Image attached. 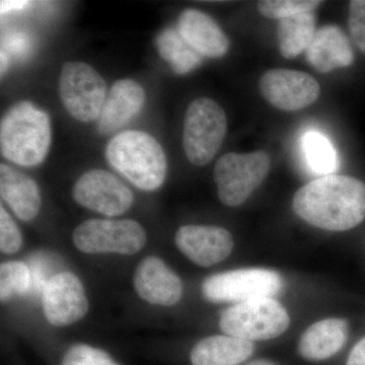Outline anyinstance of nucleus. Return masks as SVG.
I'll return each mask as SVG.
<instances>
[{
    "label": "nucleus",
    "mask_w": 365,
    "mask_h": 365,
    "mask_svg": "<svg viewBox=\"0 0 365 365\" xmlns=\"http://www.w3.org/2000/svg\"><path fill=\"white\" fill-rule=\"evenodd\" d=\"M175 242L189 260L201 267L220 263L234 249L230 232L215 225H182L178 230Z\"/></svg>",
    "instance_id": "13"
},
{
    "label": "nucleus",
    "mask_w": 365,
    "mask_h": 365,
    "mask_svg": "<svg viewBox=\"0 0 365 365\" xmlns=\"http://www.w3.org/2000/svg\"><path fill=\"white\" fill-rule=\"evenodd\" d=\"M158 53L177 74L189 73L200 66L203 56L190 47L178 29H165L157 39Z\"/></svg>",
    "instance_id": "22"
},
{
    "label": "nucleus",
    "mask_w": 365,
    "mask_h": 365,
    "mask_svg": "<svg viewBox=\"0 0 365 365\" xmlns=\"http://www.w3.org/2000/svg\"><path fill=\"white\" fill-rule=\"evenodd\" d=\"M7 66H9V60H7L6 55L4 52H1V72L4 73L6 71Z\"/></svg>",
    "instance_id": "32"
},
{
    "label": "nucleus",
    "mask_w": 365,
    "mask_h": 365,
    "mask_svg": "<svg viewBox=\"0 0 365 365\" xmlns=\"http://www.w3.org/2000/svg\"><path fill=\"white\" fill-rule=\"evenodd\" d=\"M32 287L30 269L20 261H9L0 266V299L9 302L26 294Z\"/></svg>",
    "instance_id": "24"
},
{
    "label": "nucleus",
    "mask_w": 365,
    "mask_h": 365,
    "mask_svg": "<svg viewBox=\"0 0 365 365\" xmlns=\"http://www.w3.org/2000/svg\"><path fill=\"white\" fill-rule=\"evenodd\" d=\"M145 93L133 79H119L112 86L98 119V130L109 135L128 124L143 110Z\"/></svg>",
    "instance_id": "15"
},
{
    "label": "nucleus",
    "mask_w": 365,
    "mask_h": 365,
    "mask_svg": "<svg viewBox=\"0 0 365 365\" xmlns=\"http://www.w3.org/2000/svg\"><path fill=\"white\" fill-rule=\"evenodd\" d=\"M323 2L319 0H262L258 11L268 19H282L294 14L314 11Z\"/></svg>",
    "instance_id": "25"
},
{
    "label": "nucleus",
    "mask_w": 365,
    "mask_h": 365,
    "mask_svg": "<svg viewBox=\"0 0 365 365\" xmlns=\"http://www.w3.org/2000/svg\"><path fill=\"white\" fill-rule=\"evenodd\" d=\"M227 126V116L217 103L208 98L193 101L182 131V145L190 162L199 167L210 163L222 146Z\"/></svg>",
    "instance_id": "5"
},
{
    "label": "nucleus",
    "mask_w": 365,
    "mask_h": 365,
    "mask_svg": "<svg viewBox=\"0 0 365 365\" xmlns=\"http://www.w3.org/2000/svg\"><path fill=\"white\" fill-rule=\"evenodd\" d=\"M254 352V343L227 335L210 336L192 349V365H239Z\"/></svg>",
    "instance_id": "20"
},
{
    "label": "nucleus",
    "mask_w": 365,
    "mask_h": 365,
    "mask_svg": "<svg viewBox=\"0 0 365 365\" xmlns=\"http://www.w3.org/2000/svg\"><path fill=\"white\" fill-rule=\"evenodd\" d=\"M25 6H26V1L1 2V13L6 14L9 11H19Z\"/></svg>",
    "instance_id": "30"
},
{
    "label": "nucleus",
    "mask_w": 365,
    "mask_h": 365,
    "mask_svg": "<svg viewBox=\"0 0 365 365\" xmlns=\"http://www.w3.org/2000/svg\"><path fill=\"white\" fill-rule=\"evenodd\" d=\"M43 311L53 326L64 327L81 321L88 311V302L81 281L71 272L55 274L43 292Z\"/></svg>",
    "instance_id": "12"
},
{
    "label": "nucleus",
    "mask_w": 365,
    "mask_h": 365,
    "mask_svg": "<svg viewBox=\"0 0 365 365\" xmlns=\"http://www.w3.org/2000/svg\"><path fill=\"white\" fill-rule=\"evenodd\" d=\"M346 365H365V337L353 347Z\"/></svg>",
    "instance_id": "29"
},
{
    "label": "nucleus",
    "mask_w": 365,
    "mask_h": 365,
    "mask_svg": "<svg viewBox=\"0 0 365 365\" xmlns=\"http://www.w3.org/2000/svg\"><path fill=\"white\" fill-rule=\"evenodd\" d=\"M284 287L276 271L265 268H246L215 274L203 281V297L213 304L242 302L273 299Z\"/></svg>",
    "instance_id": "6"
},
{
    "label": "nucleus",
    "mask_w": 365,
    "mask_h": 365,
    "mask_svg": "<svg viewBox=\"0 0 365 365\" xmlns=\"http://www.w3.org/2000/svg\"><path fill=\"white\" fill-rule=\"evenodd\" d=\"M302 148L309 168L316 174L331 176L339 167L337 153L333 144L319 132H307L302 139Z\"/></svg>",
    "instance_id": "23"
},
{
    "label": "nucleus",
    "mask_w": 365,
    "mask_h": 365,
    "mask_svg": "<svg viewBox=\"0 0 365 365\" xmlns=\"http://www.w3.org/2000/svg\"><path fill=\"white\" fill-rule=\"evenodd\" d=\"M349 335V323L344 319H327L314 324L299 343L302 359L319 361L334 356L342 349Z\"/></svg>",
    "instance_id": "19"
},
{
    "label": "nucleus",
    "mask_w": 365,
    "mask_h": 365,
    "mask_svg": "<svg viewBox=\"0 0 365 365\" xmlns=\"http://www.w3.org/2000/svg\"><path fill=\"white\" fill-rule=\"evenodd\" d=\"M61 365H119L108 353L90 345L78 344L69 348Z\"/></svg>",
    "instance_id": "26"
},
{
    "label": "nucleus",
    "mask_w": 365,
    "mask_h": 365,
    "mask_svg": "<svg viewBox=\"0 0 365 365\" xmlns=\"http://www.w3.org/2000/svg\"><path fill=\"white\" fill-rule=\"evenodd\" d=\"M263 97L283 111H299L318 100L321 88L311 74L292 69H272L262 76Z\"/></svg>",
    "instance_id": "11"
},
{
    "label": "nucleus",
    "mask_w": 365,
    "mask_h": 365,
    "mask_svg": "<svg viewBox=\"0 0 365 365\" xmlns=\"http://www.w3.org/2000/svg\"><path fill=\"white\" fill-rule=\"evenodd\" d=\"M306 53L307 62L322 73L351 66L354 60L349 40L334 25L319 29Z\"/></svg>",
    "instance_id": "17"
},
{
    "label": "nucleus",
    "mask_w": 365,
    "mask_h": 365,
    "mask_svg": "<svg viewBox=\"0 0 365 365\" xmlns=\"http://www.w3.org/2000/svg\"><path fill=\"white\" fill-rule=\"evenodd\" d=\"M110 165L143 191H155L165 182L167 157L155 137L143 131L127 130L113 136L106 148Z\"/></svg>",
    "instance_id": "3"
},
{
    "label": "nucleus",
    "mask_w": 365,
    "mask_h": 365,
    "mask_svg": "<svg viewBox=\"0 0 365 365\" xmlns=\"http://www.w3.org/2000/svg\"><path fill=\"white\" fill-rule=\"evenodd\" d=\"M178 31L185 42L197 53L209 58L227 54L230 41L220 26L208 14L197 9H186L178 21Z\"/></svg>",
    "instance_id": "16"
},
{
    "label": "nucleus",
    "mask_w": 365,
    "mask_h": 365,
    "mask_svg": "<svg viewBox=\"0 0 365 365\" xmlns=\"http://www.w3.org/2000/svg\"><path fill=\"white\" fill-rule=\"evenodd\" d=\"M74 246L86 254L134 255L145 246L146 232L132 220H88L72 235Z\"/></svg>",
    "instance_id": "9"
},
{
    "label": "nucleus",
    "mask_w": 365,
    "mask_h": 365,
    "mask_svg": "<svg viewBox=\"0 0 365 365\" xmlns=\"http://www.w3.org/2000/svg\"><path fill=\"white\" fill-rule=\"evenodd\" d=\"M270 165L265 151L223 155L213 175L220 201L230 207L242 205L266 179Z\"/></svg>",
    "instance_id": "7"
},
{
    "label": "nucleus",
    "mask_w": 365,
    "mask_h": 365,
    "mask_svg": "<svg viewBox=\"0 0 365 365\" xmlns=\"http://www.w3.org/2000/svg\"><path fill=\"white\" fill-rule=\"evenodd\" d=\"M74 201L106 216H118L130 209L134 196L121 180L105 170H88L72 188Z\"/></svg>",
    "instance_id": "10"
},
{
    "label": "nucleus",
    "mask_w": 365,
    "mask_h": 365,
    "mask_svg": "<svg viewBox=\"0 0 365 365\" xmlns=\"http://www.w3.org/2000/svg\"><path fill=\"white\" fill-rule=\"evenodd\" d=\"M349 29L355 44L365 53V0L350 1Z\"/></svg>",
    "instance_id": "28"
},
{
    "label": "nucleus",
    "mask_w": 365,
    "mask_h": 365,
    "mask_svg": "<svg viewBox=\"0 0 365 365\" xmlns=\"http://www.w3.org/2000/svg\"><path fill=\"white\" fill-rule=\"evenodd\" d=\"M0 195L23 222L39 213L42 198L37 182L7 165H0Z\"/></svg>",
    "instance_id": "18"
},
{
    "label": "nucleus",
    "mask_w": 365,
    "mask_h": 365,
    "mask_svg": "<svg viewBox=\"0 0 365 365\" xmlns=\"http://www.w3.org/2000/svg\"><path fill=\"white\" fill-rule=\"evenodd\" d=\"M247 365H277L274 364V362L270 361V360L267 359H258L254 360V361L250 362V364Z\"/></svg>",
    "instance_id": "31"
},
{
    "label": "nucleus",
    "mask_w": 365,
    "mask_h": 365,
    "mask_svg": "<svg viewBox=\"0 0 365 365\" xmlns=\"http://www.w3.org/2000/svg\"><path fill=\"white\" fill-rule=\"evenodd\" d=\"M52 140L47 113L30 102L14 105L0 124L1 155L9 162L33 168L44 162Z\"/></svg>",
    "instance_id": "2"
},
{
    "label": "nucleus",
    "mask_w": 365,
    "mask_h": 365,
    "mask_svg": "<svg viewBox=\"0 0 365 365\" xmlns=\"http://www.w3.org/2000/svg\"><path fill=\"white\" fill-rule=\"evenodd\" d=\"M133 284L136 294L155 306L172 307L182 299L181 279L158 257H146L138 264Z\"/></svg>",
    "instance_id": "14"
},
{
    "label": "nucleus",
    "mask_w": 365,
    "mask_h": 365,
    "mask_svg": "<svg viewBox=\"0 0 365 365\" xmlns=\"http://www.w3.org/2000/svg\"><path fill=\"white\" fill-rule=\"evenodd\" d=\"M23 237L18 225L4 206L0 208V249L2 253L14 254L21 249Z\"/></svg>",
    "instance_id": "27"
},
{
    "label": "nucleus",
    "mask_w": 365,
    "mask_h": 365,
    "mask_svg": "<svg viewBox=\"0 0 365 365\" xmlns=\"http://www.w3.org/2000/svg\"><path fill=\"white\" fill-rule=\"evenodd\" d=\"M62 104L81 122L98 120L107 98V86L98 72L85 62H66L59 78Z\"/></svg>",
    "instance_id": "8"
},
{
    "label": "nucleus",
    "mask_w": 365,
    "mask_h": 365,
    "mask_svg": "<svg viewBox=\"0 0 365 365\" xmlns=\"http://www.w3.org/2000/svg\"><path fill=\"white\" fill-rule=\"evenodd\" d=\"M316 14L314 11L294 14L278 23V41L281 55L294 59L307 51L316 34Z\"/></svg>",
    "instance_id": "21"
},
{
    "label": "nucleus",
    "mask_w": 365,
    "mask_h": 365,
    "mask_svg": "<svg viewBox=\"0 0 365 365\" xmlns=\"http://www.w3.org/2000/svg\"><path fill=\"white\" fill-rule=\"evenodd\" d=\"M290 325L287 309L274 299H259L225 309L220 327L225 335L247 341L274 339Z\"/></svg>",
    "instance_id": "4"
},
{
    "label": "nucleus",
    "mask_w": 365,
    "mask_h": 365,
    "mask_svg": "<svg viewBox=\"0 0 365 365\" xmlns=\"http://www.w3.org/2000/svg\"><path fill=\"white\" fill-rule=\"evenodd\" d=\"M292 210L321 230H351L365 220V182L339 175L319 178L297 191Z\"/></svg>",
    "instance_id": "1"
}]
</instances>
